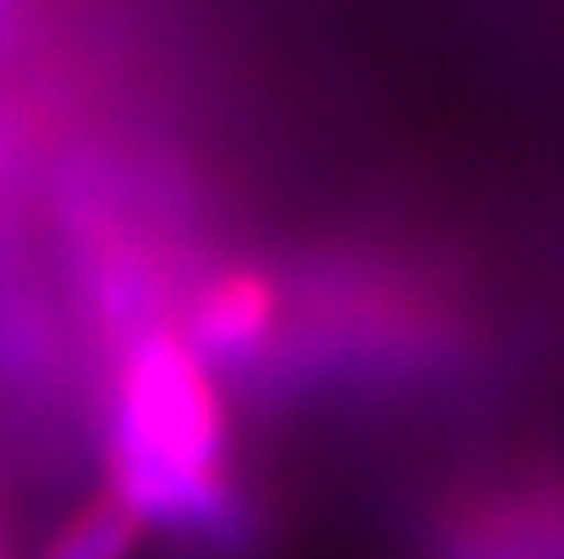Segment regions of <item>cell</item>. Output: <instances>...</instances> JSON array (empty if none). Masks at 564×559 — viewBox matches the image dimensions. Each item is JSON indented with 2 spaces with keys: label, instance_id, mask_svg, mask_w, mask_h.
<instances>
[{
  "label": "cell",
  "instance_id": "1",
  "mask_svg": "<svg viewBox=\"0 0 564 559\" xmlns=\"http://www.w3.org/2000/svg\"><path fill=\"white\" fill-rule=\"evenodd\" d=\"M230 422L208 363L176 324L132 335L110 389V483L149 527L203 533L230 505Z\"/></svg>",
  "mask_w": 564,
  "mask_h": 559
},
{
  "label": "cell",
  "instance_id": "2",
  "mask_svg": "<svg viewBox=\"0 0 564 559\" xmlns=\"http://www.w3.org/2000/svg\"><path fill=\"white\" fill-rule=\"evenodd\" d=\"M187 346L208 363V373H247L280 335V286L258 264H230L197 286L182 324Z\"/></svg>",
  "mask_w": 564,
  "mask_h": 559
},
{
  "label": "cell",
  "instance_id": "3",
  "mask_svg": "<svg viewBox=\"0 0 564 559\" xmlns=\"http://www.w3.org/2000/svg\"><path fill=\"white\" fill-rule=\"evenodd\" d=\"M143 533H149V522L116 488H99L88 505H77L55 527V538L44 544V559H132Z\"/></svg>",
  "mask_w": 564,
  "mask_h": 559
}]
</instances>
